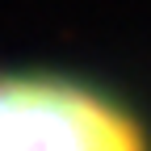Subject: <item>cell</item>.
Here are the masks:
<instances>
[{
	"mask_svg": "<svg viewBox=\"0 0 151 151\" xmlns=\"http://www.w3.org/2000/svg\"><path fill=\"white\" fill-rule=\"evenodd\" d=\"M0 151H147V139L101 88L50 71H9L0 76Z\"/></svg>",
	"mask_w": 151,
	"mask_h": 151,
	"instance_id": "obj_1",
	"label": "cell"
}]
</instances>
